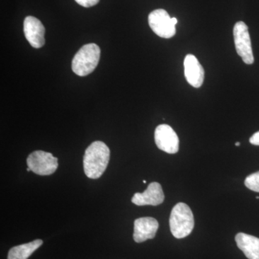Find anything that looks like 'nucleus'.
Instances as JSON below:
<instances>
[{
  "label": "nucleus",
  "instance_id": "nucleus-17",
  "mask_svg": "<svg viewBox=\"0 0 259 259\" xmlns=\"http://www.w3.org/2000/svg\"><path fill=\"white\" fill-rule=\"evenodd\" d=\"M171 20L172 22H173V23L175 24V25H176L177 23H178V20H177L176 18H171Z\"/></svg>",
  "mask_w": 259,
  "mask_h": 259
},
{
  "label": "nucleus",
  "instance_id": "nucleus-19",
  "mask_svg": "<svg viewBox=\"0 0 259 259\" xmlns=\"http://www.w3.org/2000/svg\"><path fill=\"white\" fill-rule=\"evenodd\" d=\"M31 170H30V168L28 167V168H27V171H30Z\"/></svg>",
  "mask_w": 259,
  "mask_h": 259
},
{
  "label": "nucleus",
  "instance_id": "nucleus-16",
  "mask_svg": "<svg viewBox=\"0 0 259 259\" xmlns=\"http://www.w3.org/2000/svg\"><path fill=\"white\" fill-rule=\"evenodd\" d=\"M249 141L252 145L259 146V131L255 133V134L250 138Z\"/></svg>",
  "mask_w": 259,
  "mask_h": 259
},
{
  "label": "nucleus",
  "instance_id": "nucleus-10",
  "mask_svg": "<svg viewBox=\"0 0 259 259\" xmlns=\"http://www.w3.org/2000/svg\"><path fill=\"white\" fill-rule=\"evenodd\" d=\"M159 227L158 221L153 218H141L134 222V239L136 243H143L156 236Z\"/></svg>",
  "mask_w": 259,
  "mask_h": 259
},
{
  "label": "nucleus",
  "instance_id": "nucleus-2",
  "mask_svg": "<svg viewBox=\"0 0 259 259\" xmlns=\"http://www.w3.org/2000/svg\"><path fill=\"white\" fill-rule=\"evenodd\" d=\"M172 235L178 239L188 236L194 227L192 209L183 202L177 204L172 209L169 219Z\"/></svg>",
  "mask_w": 259,
  "mask_h": 259
},
{
  "label": "nucleus",
  "instance_id": "nucleus-13",
  "mask_svg": "<svg viewBox=\"0 0 259 259\" xmlns=\"http://www.w3.org/2000/svg\"><path fill=\"white\" fill-rule=\"evenodd\" d=\"M44 242L37 239L30 243L13 247L9 250L8 259H28L37 248L41 246Z\"/></svg>",
  "mask_w": 259,
  "mask_h": 259
},
{
  "label": "nucleus",
  "instance_id": "nucleus-18",
  "mask_svg": "<svg viewBox=\"0 0 259 259\" xmlns=\"http://www.w3.org/2000/svg\"><path fill=\"white\" fill-rule=\"evenodd\" d=\"M235 146H241V143H240V142H236V144H235Z\"/></svg>",
  "mask_w": 259,
  "mask_h": 259
},
{
  "label": "nucleus",
  "instance_id": "nucleus-6",
  "mask_svg": "<svg viewBox=\"0 0 259 259\" xmlns=\"http://www.w3.org/2000/svg\"><path fill=\"white\" fill-rule=\"evenodd\" d=\"M148 24L158 36L163 38H171L176 34V25L166 10L158 9L148 15Z\"/></svg>",
  "mask_w": 259,
  "mask_h": 259
},
{
  "label": "nucleus",
  "instance_id": "nucleus-15",
  "mask_svg": "<svg viewBox=\"0 0 259 259\" xmlns=\"http://www.w3.org/2000/svg\"><path fill=\"white\" fill-rule=\"evenodd\" d=\"M75 1L81 6L84 7V8H91V7L98 4L100 0H75Z\"/></svg>",
  "mask_w": 259,
  "mask_h": 259
},
{
  "label": "nucleus",
  "instance_id": "nucleus-21",
  "mask_svg": "<svg viewBox=\"0 0 259 259\" xmlns=\"http://www.w3.org/2000/svg\"><path fill=\"white\" fill-rule=\"evenodd\" d=\"M255 198L259 199V197H256Z\"/></svg>",
  "mask_w": 259,
  "mask_h": 259
},
{
  "label": "nucleus",
  "instance_id": "nucleus-8",
  "mask_svg": "<svg viewBox=\"0 0 259 259\" xmlns=\"http://www.w3.org/2000/svg\"><path fill=\"white\" fill-rule=\"evenodd\" d=\"M24 33L29 44L35 49H40L45 44V28L41 22L35 17L25 18Z\"/></svg>",
  "mask_w": 259,
  "mask_h": 259
},
{
  "label": "nucleus",
  "instance_id": "nucleus-20",
  "mask_svg": "<svg viewBox=\"0 0 259 259\" xmlns=\"http://www.w3.org/2000/svg\"><path fill=\"white\" fill-rule=\"evenodd\" d=\"M144 184H146V180H144Z\"/></svg>",
  "mask_w": 259,
  "mask_h": 259
},
{
  "label": "nucleus",
  "instance_id": "nucleus-7",
  "mask_svg": "<svg viewBox=\"0 0 259 259\" xmlns=\"http://www.w3.org/2000/svg\"><path fill=\"white\" fill-rule=\"evenodd\" d=\"M155 142L161 151L169 154H175L179 151L180 139L171 126L163 124L158 125L155 131Z\"/></svg>",
  "mask_w": 259,
  "mask_h": 259
},
{
  "label": "nucleus",
  "instance_id": "nucleus-5",
  "mask_svg": "<svg viewBox=\"0 0 259 259\" xmlns=\"http://www.w3.org/2000/svg\"><path fill=\"white\" fill-rule=\"evenodd\" d=\"M27 165L33 173L41 176L54 174L57 169L58 158L52 153L44 151H34L27 158Z\"/></svg>",
  "mask_w": 259,
  "mask_h": 259
},
{
  "label": "nucleus",
  "instance_id": "nucleus-4",
  "mask_svg": "<svg viewBox=\"0 0 259 259\" xmlns=\"http://www.w3.org/2000/svg\"><path fill=\"white\" fill-rule=\"evenodd\" d=\"M235 47L238 56L246 64H253L254 62L251 40L248 28L243 22H237L233 28Z\"/></svg>",
  "mask_w": 259,
  "mask_h": 259
},
{
  "label": "nucleus",
  "instance_id": "nucleus-1",
  "mask_svg": "<svg viewBox=\"0 0 259 259\" xmlns=\"http://www.w3.org/2000/svg\"><path fill=\"white\" fill-rule=\"evenodd\" d=\"M110 157V148L105 143L93 142L87 148L83 156V170L86 176L93 180L101 177L106 170Z\"/></svg>",
  "mask_w": 259,
  "mask_h": 259
},
{
  "label": "nucleus",
  "instance_id": "nucleus-3",
  "mask_svg": "<svg viewBox=\"0 0 259 259\" xmlns=\"http://www.w3.org/2000/svg\"><path fill=\"white\" fill-rule=\"evenodd\" d=\"M100 47L95 44H87L78 51L72 60L73 71L80 76H88L96 69L100 59Z\"/></svg>",
  "mask_w": 259,
  "mask_h": 259
},
{
  "label": "nucleus",
  "instance_id": "nucleus-14",
  "mask_svg": "<svg viewBox=\"0 0 259 259\" xmlns=\"http://www.w3.org/2000/svg\"><path fill=\"white\" fill-rule=\"evenodd\" d=\"M245 185L249 190L259 192V171L247 177L245 180Z\"/></svg>",
  "mask_w": 259,
  "mask_h": 259
},
{
  "label": "nucleus",
  "instance_id": "nucleus-12",
  "mask_svg": "<svg viewBox=\"0 0 259 259\" xmlns=\"http://www.w3.org/2000/svg\"><path fill=\"white\" fill-rule=\"evenodd\" d=\"M236 242L238 248L248 259H259V238L239 233L236 235Z\"/></svg>",
  "mask_w": 259,
  "mask_h": 259
},
{
  "label": "nucleus",
  "instance_id": "nucleus-11",
  "mask_svg": "<svg viewBox=\"0 0 259 259\" xmlns=\"http://www.w3.org/2000/svg\"><path fill=\"white\" fill-rule=\"evenodd\" d=\"M185 75L187 82L194 88H199L204 82V71L197 58L192 54L186 56Z\"/></svg>",
  "mask_w": 259,
  "mask_h": 259
},
{
  "label": "nucleus",
  "instance_id": "nucleus-9",
  "mask_svg": "<svg viewBox=\"0 0 259 259\" xmlns=\"http://www.w3.org/2000/svg\"><path fill=\"white\" fill-rule=\"evenodd\" d=\"M164 198L161 185L158 182H152L143 193L135 194L131 201L138 206H157L163 203Z\"/></svg>",
  "mask_w": 259,
  "mask_h": 259
}]
</instances>
